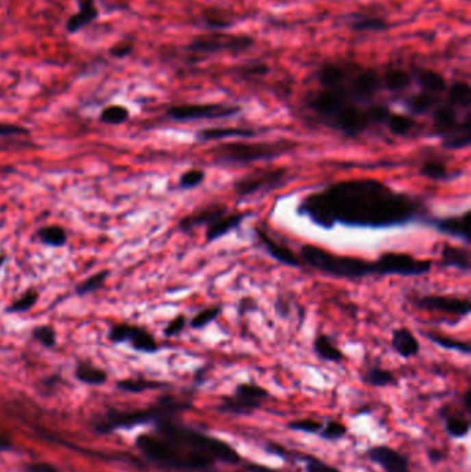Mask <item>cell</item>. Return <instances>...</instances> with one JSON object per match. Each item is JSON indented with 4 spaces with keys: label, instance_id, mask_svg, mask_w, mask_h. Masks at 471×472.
Wrapping results in <instances>:
<instances>
[{
    "label": "cell",
    "instance_id": "6da1fadb",
    "mask_svg": "<svg viewBox=\"0 0 471 472\" xmlns=\"http://www.w3.org/2000/svg\"><path fill=\"white\" fill-rule=\"evenodd\" d=\"M298 213L332 229L336 224L362 228L405 225L423 213L422 202L377 180H346L305 196Z\"/></svg>",
    "mask_w": 471,
    "mask_h": 472
},
{
    "label": "cell",
    "instance_id": "7a4b0ae2",
    "mask_svg": "<svg viewBox=\"0 0 471 472\" xmlns=\"http://www.w3.org/2000/svg\"><path fill=\"white\" fill-rule=\"evenodd\" d=\"M136 447L148 461L168 471L207 472L216 464L212 457L175 445L155 432L138 435L136 438Z\"/></svg>",
    "mask_w": 471,
    "mask_h": 472
},
{
    "label": "cell",
    "instance_id": "3957f363",
    "mask_svg": "<svg viewBox=\"0 0 471 472\" xmlns=\"http://www.w3.org/2000/svg\"><path fill=\"white\" fill-rule=\"evenodd\" d=\"M153 432L175 445L209 456L216 462L220 461L225 464H240V461L242 460L238 451L231 445L222 442L218 438L176 423L173 419H162L156 421Z\"/></svg>",
    "mask_w": 471,
    "mask_h": 472
},
{
    "label": "cell",
    "instance_id": "277c9868",
    "mask_svg": "<svg viewBox=\"0 0 471 472\" xmlns=\"http://www.w3.org/2000/svg\"><path fill=\"white\" fill-rule=\"evenodd\" d=\"M192 404L188 401H180L175 397H162L153 406L134 412L108 410L104 420L96 424V430L101 434H108L120 428H131L134 425L156 423L162 419H173L179 413L190 410Z\"/></svg>",
    "mask_w": 471,
    "mask_h": 472
},
{
    "label": "cell",
    "instance_id": "5b68a950",
    "mask_svg": "<svg viewBox=\"0 0 471 472\" xmlns=\"http://www.w3.org/2000/svg\"><path fill=\"white\" fill-rule=\"evenodd\" d=\"M301 259L314 270L336 278L358 279L376 275L374 261L369 263L355 257L338 256L312 245L301 248Z\"/></svg>",
    "mask_w": 471,
    "mask_h": 472
},
{
    "label": "cell",
    "instance_id": "8992f818",
    "mask_svg": "<svg viewBox=\"0 0 471 472\" xmlns=\"http://www.w3.org/2000/svg\"><path fill=\"white\" fill-rule=\"evenodd\" d=\"M294 145L286 141L278 142H228L214 149V159L222 165H249L259 161L278 157Z\"/></svg>",
    "mask_w": 471,
    "mask_h": 472
},
{
    "label": "cell",
    "instance_id": "52a82bcc",
    "mask_svg": "<svg viewBox=\"0 0 471 472\" xmlns=\"http://www.w3.org/2000/svg\"><path fill=\"white\" fill-rule=\"evenodd\" d=\"M268 397V391L257 384H240L235 388L232 395L222 398L221 404L217 406V410L237 416H249L260 409L262 402Z\"/></svg>",
    "mask_w": 471,
    "mask_h": 472
},
{
    "label": "cell",
    "instance_id": "ba28073f",
    "mask_svg": "<svg viewBox=\"0 0 471 472\" xmlns=\"http://www.w3.org/2000/svg\"><path fill=\"white\" fill-rule=\"evenodd\" d=\"M253 46V39L246 35H228L221 32L205 34L194 38L187 50L192 54H217L221 51L242 53Z\"/></svg>",
    "mask_w": 471,
    "mask_h": 472
},
{
    "label": "cell",
    "instance_id": "9c48e42d",
    "mask_svg": "<svg viewBox=\"0 0 471 472\" xmlns=\"http://www.w3.org/2000/svg\"><path fill=\"white\" fill-rule=\"evenodd\" d=\"M376 275L415 276L430 272L431 261L416 260L405 253H384L374 261Z\"/></svg>",
    "mask_w": 471,
    "mask_h": 472
},
{
    "label": "cell",
    "instance_id": "30bf717a",
    "mask_svg": "<svg viewBox=\"0 0 471 472\" xmlns=\"http://www.w3.org/2000/svg\"><path fill=\"white\" fill-rule=\"evenodd\" d=\"M241 112L240 107L224 104H183L172 107L168 111L169 118L177 122L202 120V119H221L231 118Z\"/></svg>",
    "mask_w": 471,
    "mask_h": 472
},
{
    "label": "cell",
    "instance_id": "8fae6325",
    "mask_svg": "<svg viewBox=\"0 0 471 472\" xmlns=\"http://www.w3.org/2000/svg\"><path fill=\"white\" fill-rule=\"evenodd\" d=\"M286 169H264L253 174H248L235 181L233 191L240 196H251L259 192H268L283 184L286 180Z\"/></svg>",
    "mask_w": 471,
    "mask_h": 472
},
{
    "label": "cell",
    "instance_id": "7c38bea8",
    "mask_svg": "<svg viewBox=\"0 0 471 472\" xmlns=\"http://www.w3.org/2000/svg\"><path fill=\"white\" fill-rule=\"evenodd\" d=\"M110 340L114 343H130L131 348L138 352L152 354L160 350L158 343L155 341L152 335L145 329L131 325H116L110 332Z\"/></svg>",
    "mask_w": 471,
    "mask_h": 472
},
{
    "label": "cell",
    "instance_id": "4fadbf2b",
    "mask_svg": "<svg viewBox=\"0 0 471 472\" xmlns=\"http://www.w3.org/2000/svg\"><path fill=\"white\" fill-rule=\"evenodd\" d=\"M332 124L350 137H355L370 126L366 111L357 108L353 104L344 105L333 118Z\"/></svg>",
    "mask_w": 471,
    "mask_h": 472
},
{
    "label": "cell",
    "instance_id": "5bb4252c",
    "mask_svg": "<svg viewBox=\"0 0 471 472\" xmlns=\"http://www.w3.org/2000/svg\"><path fill=\"white\" fill-rule=\"evenodd\" d=\"M348 100L350 99L344 86L339 89H325L312 97L309 101V108L321 116L332 119L344 105L350 104Z\"/></svg>",
    "mask_w": 471,
    "mask_h": 472
},
{
    "label": "cell",
    "instance_id": "9a60e30c",
    "mask_svg": "<svg viewBox=\"0 0 471 472\" xmlns=\"http://www.w3.org/2000/svg\"><path fill=\"white\" fill-rule=\"evenodd\" d=\"M381 85V79L379 77L374 69H359L355 76L351 79L350 86L344 88L350 100H369Z\"/></svg>",
    "mask_w": 471,
    "mask_h": 472
},
{
    "label": "cell",
    "instance_id": "2e32d148",
    "mask_svg": "<svg viewBox=\"0 0 471 472\" xmlns=\"http://www.w3.org/2000/svg\"><path fill=\"white\" fill-rule=\"evenodd\" d=\"M366 456L385 472H412L408 457L392 447L374 446L368 449Z\"/></svg>",
    "mask_w": 471,
    "mask_h": 472
},
{
    "label": "cell",
    "instance_id": "e0dca14e",
    "mask_svg": "<svg viewBox=\"0 0 471 472\" xmlns=\"http://www.w3.org/2000/svg\"><path fill=\"white\" fill-rule=\"evenodd\" d=\"M418 306L430 311H440L445 313L466 317L470 312V301L467 298H457L450 296H424L416 300Z\"/></svg>",
    "mask_w": 471,
    "mask_h": 472
},
{
    "label": "cell",
    "instance_id": "ac0fdd59",
    "mask_svg": "<svg viewBox=\"0 0 471 472\" xmlns=\"http://www.w3.org/2000/svg\"><path fill=\"white\" fill-rule=\"evenodd\" d=\"M470 218H471V211L467 210L463 215L460 217H445V218H434L429 224L437 228L440 232L446 233L449 236H455L464 241L466 244L471 242L470 238Z\"/></svg>",
    "mask_w": 471,
    "mask_h": 472
},
{
    "label": "cell",
    "instance_id": "d6986e66",
    "mask_svg": "<svg viewBox=\"0 0 471 472\" xmlns=\"http://www.w3.org/2000/svg\"><path fill=\"white\" fill-rule=\"evenodd\" d=\"M100 16L96 0H79L77 2V12L72 14L65 24V31L69 35L77 34L84 28L93 24Z\"/></svg>",
    "mask_w": 471,
    "mask_h": 472
},
{
    "label": "cell",
    "instance_id": "ffe728a7",
    "mask_svg": "<svg viewBox=\"0 0 471 472\" xmlns=\"http://www.w3.org/2000/svg\"><path fill=\"white\" fill-rule=\"evenodd\" d=\"M256 236L257 239L260 241V244L263 245V248L266 249V252L278 263L288 265V267H300V259L294 254V252H292L288 246L277 242L275 239H272L268 233H266L263 229L256 228Z\"/></svg>",
    "mask_w": 471,
    "mask_h": 472
},
{
    "label": "cell",
    "instance_id": "44dd1931",
    "mask_svg": "<svg viewBox=\"0 0 471 472\" xmlns=\"http://www.w3.org/2000/svg\"><path fill=\"white\" fill-rule=\"evenodd\" d=\"M225 213H227L225 206L214 203V205L203 207L202 210L183 218L180 221V228L183 231H191V229L202 226V225H210L213 221H216L218 217H221Z\"/></svg>",
    "mask_w": 471,
    "mask_h": 472
},
{
    "label": "cell",
    "instance_id": "7402d4cb",
    "mask_svg": "<svg viewBox=\"0 0 471 472\" xmlns=\"http://www.w3.org/2000/svg\"><path fill=\"white\" fill-rule=\"evenodd\" d=\"M246 213H233V214H222L216 221H213L210 225H207L206 229V241L214 242L220 239L222 235L228 233L229 231L238 228L242 221L246 218Z\"/></svg>",
    "mask_w": 471,
    "mask_h": 472
},
{
    "label": "cell",
    "instance_id": "603a6c76",
    "mask_svg": "<svg viewBox=\"0 0 471 472\" xmlns=\"http://www.w3.org/2000/svg\"><path fill=\"white\" fill-rule=\"evenodd\" d=\"M391 345L397 351V354L405 359L412 358L419 354L420 344L419 340L415 337V335L409 329H397L392 333Z\"/></svg>",
    "mask_w": 471,
    "mask_h": 472
},
{
    "label": "cell",
    "instance_id": "cb8c5ba5",
    "mask_svg": "<svg viewBox=\"0 0 471 472\" xmlns=\"http://www.w3.org/2000/svg\"><path fill=\"white\" fill-rule=\"evenodd\" d=\"M350 27L357 32H383L388 28V23L381 16L357 13L350 16Z\"/></svg>",
    "mask_w": 471,
    "mask_h": 472
},
{
    "label": "cell",
    "instance_id": "d4e9b609",
    "mask_svg": "<svg viewBox=\"0 0 471 472\" xmlns=\"http://www.w3.org/2000/svg\"><path fill=\"white\" fill-rule=\"evenodd\" d=\"M433 119L435 129L440 134L449 135L457 129V115L452 105H441L435 108Z\"/></svg>",
    "mask_w": 471,
    "mask_h": 472
},
{
    "label": "cell",
    "instance_id": "484cf974",
    "mask_svg": "<svg viewBox=\"0 0 471 472\" xmlns=\"http://www.w3.org/2000/svg\"><path fill=\"white\" fill-rule=\"evenodd\" d=\"M441 260L444 267H453L464 272L470 270V253L466 249L446 245L442 249Z\"/></svg>",
    "mask_w": 471,
    "mask_h": 472
},
{
    "label": "cell",
    "instance_id": "4316f807",
    "mask_svg": "<svg viewBox=\"0 0 471 472\" xmlns=\"http://www.w3.org/2000/svg\"><path fill=\"white\" fill-rule=\"evenodd\" d=\"M347 72L338 64H325L318 72V81L325 89H339L343 86Z\"/></svg>",
    "mask_w": 471,
    "mask_h": 472
},
{
    "label": "cell",
    "instance_id": "83f0119b",
    "mask_svg": "<svg viewBox=\"0 0 471 472\" xmlns=\"http://www.w3.org/2000/svg\"><path fill=\"white\" fill-rule=\"evenodd\" d=\"M256 133L251 129H241V127H213L205 129L198 133V140L201 141H216L224 140L231 137H253Z\"/></svg>",
    "mask_w": 471,
    "mask_h": 472
},
{
    "label": "cell",
    "instance_id": "f1b7e54d",
    "mask_svg": "<svg viewBox=\"0 0 471 472\" xmlns=\"http://www.w3.org/2000/svg\"><path fill=\"white\" fill-rule=\"evenodd\" d=\"M75 377L76 380H79L81 382L88 385H103L108 380L107 371L85 362H81L76 366Z\"/></svg>",
    "mask_w": 471,
    "mask_h": 472
},
{
    "label": "cell",
    "instance_id": "f546056e",
    "mask_svg": "<svg viewBox=\"0 0 471 472\" xmlns=\"http://www.w3.org/2000/svg\"><path fill=\"white\" fill-rule=\"evenodd\" d=\"M444 419V427L446 434L453 439H463L470 432V421L464 419L461 415L456 413H444L441 412Z\"/></svg>",
    "mask_w": 471,
    "mask_h": 472
},
{
    "label": "cell",
    "instance_id": "4dcf8cb0",
    "mask_svg": "<svg viewBox=\"0 0 471 472\" xmlns=\"http://www.w3.org/2000/svg\"><path fill=\"white\" fill-rule=\"evenodd\" d=\"M418 82L426 93L435 94L446 90V81L444 76L433 69H422L418 72Z\"/></svg>",
    "mask_w": 471,
    "mask_h": 472
},
{
    "label": "cell",
    "instance_id": "1f68e13d",
    "mask_svg": "<svg viewBox=\"0 0 471 472\" xmlns=\"http://www.w3.org/2000/svg\"><path fill=\"white\" fill-rule=\"evenodd\" d=\"M314 351L316 354L328 362H335V363H340L344 360V354L340 351V348H338L333 341L328 337V336H318L314 341Z\"/></svg>",
    "mask_w": 471,
    "mask_h": 472
},
{
    "label": "cell",
    "instance_id": "d6a6232c",
    "mask_svg": "<svg viewBox=\"0 0 471 472\" xmlns=\"http://www.w3.org/2000/svg\"><path fill=\"white\" fill-rule=\"evenodd\" d=\"M381 83L390 92H401L409 88V85L412 83V76L407 70L400 68L390 69L383 75Z\"/></svg>",
    "mask_w": 471,
    "mask_h": 472
},
{
    "label": "cell",
    "instance_id": "836d02e7",
    "mask_svg": "<svg viewBox=\"0 0 471 472\" xmlns=\"http://www.w3.org/2000/svg\"><path fill=\"white\" fill-rule=\"evenodd\" d=\"M202 21L212 31H224L235 25V21L229 13L220 9L205 10L202 13Z\"/></svg>",
    "mask_w": 471,
    "mask_h": 472
},
{
    "label": "cell",
    "instance_id": "e575fe53",
    "mask_svg": "<svg viewBox=\"0 0 471 472\" xmlns=\"http://www.w3.org/2000/svg\"><path fill=\"white\" fill-rule=\"evenodd\" d=\"M453 135H448L444 141V146L448 149H461L471 142V116L467 115L464 122L455 130Z\"/></svg>",
    "mask_w": 471,
    "mask_h": 472
},
{
    "label": "cell",
    "instance_id": "d590c367",
    "mask_svg": "<svg viewBox=\"0 0 471 472\" xmlns=\"http://www.w3.org/2000/svg\"><path fill=\"white\" fill-rule=\"evenodd\" d=\"M385 123H387L388 130L398 137L407 135L408 133H411V130L415 126L413 119L404 114H390Z\"/></svg>",
    "mask_w": 471,
    "mask_h": 472
},
{
    "label": "cell",
    "instance_id": "8d00e7d4",
    "mask_svg": "<svg viewBox=\"0 0 471 472\" xmlns=\"http://www.w3.org/2000/svg\"><path fill=\"white\" fill-rule=\"evenodd\" d=\"M38 238L53 248H60L66 244V233L65 231L58 226V225H50V226H43L38 232Z\"/></svg>",
    "mask_w": 471,
    "mask_h": 472
},
{
    "label": "cell",
    "instance_id": "74e56055",
    "mask_svg": "<svg viewBox=\"0 0 471 472\" xmlns=\"http://www.w3.org/2000/svg\"><path fill=\"white\" fill-rule=\"evenodd\" d=\"M449 104L468 107L471 104V88L466 82H456L449 89Z\"/></svg>",
    "mask_w": 471,
    "mask_h": 472
},
{
    "label": "cell",
    "instance_id": "f35d334b",
    "mask_svg": "<svg viewBox=\"0 0 471 472\" xmlns=\"http://www.w3.org/2000/svg\"><path fill=\"white\" fill-rule=\"evenodd\" d=\"M364 380L369 385H373V386H387V385H392V384L397 382L394 374H392L388 370H385V369H379V367L370 369L365 374Z\"/></svg>",
    "mask_w": 471,
    "mask_h": 472
},
{
    "label": "cell",
    "instance_id": "ab89813d",
    "mask_svg": "<svg viewBox=\"0 0 471 472\" xmlns=\"http://www.w3.org/2000/svg\"><path fill=\"white\" fill-rule=\"evenodd\" d=\"M164 384L158 381H151V380H142V378H129V380H122L118 382V388L126 392H142L147 389H156L162 388Z\"/></svg>",
    "mask_w": 471,
    "mask_h": 472
},
{
    "label": "cell",
    "instance_id": "60d3db41",
    "mask_svg": "<svg viewBox=\"0 0 471 472\" xmlns=\"http://www.w3.org/2000/svg\"><path fill=\"white\" fill-rule=\"evenodd\" d=\"M427 337L437 345L445 348V350H452V351H457L461 354L468 355L471 348L470 344L466 341H459L455 339H450L448 336H441V335H434V333H427Z\"/></svg>",
    "mask_w": 471,
    "mask_h": 472
},
{
    "label": "cell",
    "instance_id": "b9f144b4",
    "mask_svg": "<svg viewBox=\"0 0 471 472\" xmlns=\"http://www.w3.org/2000/svg\"><path fill=\"white\" fill-rule=\"evenodd\" d=\"M129 109L123 105H110L100 114V120L107 124H120L129 119Z\"/></svg>",
    "mask_w": 471,
    "mask_h": 472
},
{
    "label": "cell",
    "instance_id": "7bdbcfd3",
    "mask_svg": "<svg viewBox=\"0 0 471 472\" xmlns=\"http://www.w3.org/2000/svg\"><path fill=\"white\" fill-rule=\"evenodd\" d=\"M347 431L348 430L343 423L329 420V421L324 423L322 430L320 431L318 435L325 441H339L347 435Z\"/></svg>",
    "mask_w": 471,
    "mask_h": 472
},
{
    "label": "cell",
    "instance_id": "ee69618b",
    "mask_svg": "<svg viewBox=\"0 0 471 472\" xmlns=\"http://www.w3.org/2000/svg\"><path fill=\"white\" fill-rule=\"evenodd\" d=\"M221 313V308L220 306H210L206 308L203 311H201L199 313H196L195 317L191 319L190 326L192 329H203L206 328L209 324H212L213 321H216L218 318V315Z\"/></svg>",
    "mask_w": 471,
    "mask_h": 472
},
{
    "label": "cell",
    "instance_id": "f6af8a7d",
    "mask_svg": "<svg viewBox=\"0 0 471 472\" xmlns=\"http://www.w3.org/2000/svg\"><path fill=\"white\" fill-rule=\"evenodd\" d=\"M407 105L412 114L423 115L434 105V97H433V94L424 92V93H420V94L411 97V100L408 101Z\"/></svg>",
    "mask_w": 471,
    "mask_h": 472
},
{
    "label": "cell",
    "instance_id": "bcb514c9",
    "mask_svg": "<svg viewBox=\"0 0 471 472\" xmlns=\"http://www.w3.org/2000/svg\"><path fill=\"white\" fill-rule=\"evenodd\" d=\"M107 276H108V272L103 271V272H99V274L88 278L85 282H82L79 286L76 287V293L79 296H85V294H89V293L99 290L104 285Z\"/></svg>",
    "mask_w": 471,
    "mask_h": 472
},
{
    "label": "cell",
    "instance_id": "7dc6e473",
    "mask_svg": "<svg viewBox=\"0 0 471 472\" xmlns=\"http://www.w3.org/2000/svg\"><path fill=\"white\" fill-rule=\"evenodd\" d=\"M300 460L304 461L305 465V471L307 472H340L336 467L329 465L327 462H324L322 460L314 457V456H300Z\"/></svg>",
    "mask_w": 471,
    "mask_h": 472
},
{
    "label": "cell",
    "instance_id": "c3c4849f",
    "mask_svg": "<svg viewBox=\"0 0 471 472\" xmlns=\"http://www.w3.org/2000/svg\"><path fill=\"white\" fill-rule=\"evenodd\" d=\"M420 173L424 177H427L430 180H435V181L448 179V169L441 162H427V163H424L422 166V169H420Z\"/></svg>",
    "mask_w": 471,
    "mask_h": 472
},
{
    "label": "cell",
    "instance_id": "681fc988",
    "mask_svg": "<svg viewBox=\"0 0 471 472\" xmlns=\"http://www.w3.org/2000/svg\"><path fill=\"white\" fill-rule=\"evenodd\" d=\"M324 423L317 421V420H312V419H305V420H297V421H292L289 423V428L292 431H297V432H304V434H320V431L322 430Z\"/></svg>",
    "mask_w": 471,
    "mask_h": 472
},
{
    "label": "cell",
    "instance_id": "f907efd6",
    "mask_svg": "<svg viewBox=\"0 0 471 472\" xmlns=\"http://www.w3.org/2000/svg\"><path fill=\"white\" fill-rule=\"evenodd\" d=\"M38 297H39V294H38L36 290H29V291H27L23 297H20L18 300H16V301L9 306V312L17 313V312H24V311L31 309V308L36 304Z\"/></svg>",
    "mask_w": 471,
    "mask_h": 472
},
{
    "label": "cell",
    "instance_id": "816d5d0a",
    "mask_svg": "<svg viewBox=\"0 0 471 472\" xmlns=\"http://www.w3.org/2000/svg\"><path fill=\"white\" fill-rule=\"evenodd\" d=\"M205 179V173L199 169H191L188 172H186L181 179H180V187L183 189H192L198 185L202 184Z\"/></svg>",
    "mask_w": 471,
    "mask_h": 472
},
{
    "label": "cell",
    "instance_id": "f5cc1de1",
    "mask_svg": "<svg viewBox=\"0 0 471 472\" xmlns=\"http://www.w3.org/2000/svg\"><path fill=\"white\" fill-rule=\"evenodd\" d=\"M34 339L38 340L44 347H53L55 344V333L50 326H40L36 328L32 333Z\"/></svg>",
    "mask_w": 471,
    "mask_h": 472
},
{
    "label": "cell",
    "instance_id": "db71d44e",
    "mask_svg": "<svg viewBox=\"0 0 471 472\" xmlns=\"http://www.w3.org/2000/svg\"><path fill=\"white\" fill-rule=\"evenodd\" d=\"M133 49H134L133 40L126 39V40H120V42H118L116 44L111 46V47L108 49V54H110L111 57H114V58H119V60H120V58L129 57V55L131 54Z\"/></svg>",
    "mask_w": 471,
    "mask_h": 472
},
{
    "label": "cell",
    "instance_id": "11a10c76",
    "mask_svg": "<svg viewBox=\"0 0 471 472\" xmlns=\"http://www.w3.org/2000/svg\"><path fill=\"white\" fill-rule=\"evenodd\" d=\"M390 109L388 107L385 105H381V104H376V105H372L366 109V115L370 120V124L372 123H383L387 120L388 115H390Z\"/></svg>",
    "mask_w": 471,
    "mask_h": 472
},
{
    "label": "cell",
    "instance_id": "9f6ffc18",
    "mask_svg": "<svg viewBox=\"0 0 471 472\" xmlns=\"http://www.w3.org/2000/svg\"><path fill=\"white\" fill-rule=\"evenodd\" d=\"M270 72V66L264 62H257V64H251L245 65L240 69V73L245 77H252V76H266Z\"/></svg>",
    "mask_w": 471,
    "mask_h": 472
},
{
    "label": "cell",
    "instance_id": "6f0895ef",
    "mask_svg": "<svg viewBox=\"0 0 471 472\" xmlns=\"http://www.w3.org/2000/svg\"><path fill=\"white\" fill-rule=\"evenodd\" d=\"M186 325H187L186 317H184V315H179V317L175 318V319L168 325V328L165 329V336H168V337L179 336V335L184 330Z\"/></svg>",
    "mask_w": 471,
    "mask_h": 472
},
{
    "label": "cell",
    "instance_id": "680465c9",
    "mask_svg": "<svg viewBox=\"0 0 471 472\" xmlns=\"http://www.w3.org/2000/svg\"><path fill=\"white\" fill-rule=\"evenodd\" d=\"M20 134H28V130L17 124L0 123V137H13V135H20Z\"/></svg>",
    "mask_w": 471,
    "mask_h": 472
},
{
    "label": "cell",
    "instance_id": "91938a15",
    "mask_svg": "<svg viewBox=\"0 0 471 472\" xmlns=\"http://www.w3.org/2000/svg\"><path fill=\"white\" fill-rule=\"evenodd\" d=\"M24 472H60L57 467H54L50 462L46 461H38V462H29L25 465Z\"/></svg>",
    "mask_w": 471,
    "mask_h": 472
},
{
    "label": "cell",
    "instance_id": "94428289",
    "mask_svg": "<svg viewBox=\"0 0 471 472\" xmlns=\"http://www.w3.org/2000/svg\"><path fill=\"white\" fill-rule=\"evenodd\" d=\"M245 468L249 471V472H279L277 469H271L268 467H264V465H259V464H245Z\"/></svg>",
    "mask_w": 471,
    "mask_h": 472
},
{
    "label": "cell",
    "instance_id": "6125c7cd",
    "mask_svg": "<svg viewBox=\"0 0 471 472\" xmlns=\"http://www.w3.org/2000/svg\"><path fill=\"white\" fill-rule=\"evenodd\" d=\"M463 404H464V409L467 413L471 412V391L467 389L463 395Z\"/></svg>",
    "mask_w": 471,
    "mask_h": 472
},
{
    "label": "cell",
    "instance_id": "be15d7a7",
    "mask_svg": "<svg viewBox=\"0 0 471 472\" xmlns=\"http://www.w3.org/2000/svg\"><path fill=\"white\" fill-rule=\"evenodd\" d=\"M12 447V442L9 438H3V436H0V451H3V450H8Z\"/></svg>",
    "mask_w": 471,
    "mask_h": 472
},
{
    "label": "cell",
    "instance_id": "e7e4bbea",
    "mask_svg": "<svg viewBox=\"0 0 471 472\" xmlns=\"http://www.w3.org/2000/svg\"><path fill=\"white\" fill-rule=\"evenodd\" d=\"M429 456H430V460H433V461H440L442 458V456H441V453L438 450H431L429 453Z\"/></svg>",
    "mask_w": 471,
    "mask_h": 472
},
{
    "label": "cell",
    "instance_id": "03108f58",
    "mask_svg": "<svg viewBox=\"0 0 471 472\" xmlns=\"http://www.w3.org/2000/svg\"><path fill=\"white\" fill-rule=\"evenodd\" d=\"M3 263H5V256H0V267L3 265Z\"/></svg>",
    "mask_w": 471,
    "mask_h": 472
},
{
    "label": "cell",
    "instance_id": "003e7915",
    "mask_svg": "<svg viewBox=\"0 0 471 472\" xmlns=\"http://www.w3.org/2000/svg\"><path fill=\"white\" fill-rule=\"evenodd\" d=\"M237 472H244V471H237Z\"/></svg>",
    "mask_w": 471,
    "mask_h": 472
}]
</instances>
